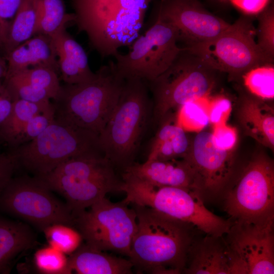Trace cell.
Instances as JSON below:
<instances>
[{"mask_svg":"<svg viewBox=\"0 0 274 274\" xmlns=\"http://www.w3.org/2000/svg\"><path fill=\"white\" fill-rule=\"evenodd\" d=\"M224 199L225 210L231 221L254 222L274 218L272 160L263 153L256 154Z\"/></svg>","mask_w":274,"mask_h":274,"instance_id":"obj_12","label":"cell"},{"mask_svg":"<svg viewBox=\"0 0 274 274\" xmlns=\"http://www.w3.org/2000/svg\"><path fill=\"white\" fill-rule=\"evenodd\" d=\"M80 31L102 57L114 56L139 36L151 0H72Z\"/></svg>","mask_w":274,"mask_h":274,"instance_id":"obj_2","label":"cell"},{"mask_svg":"<svg viewBox=\"0 0 274 274\" xmlns=\"http://www.w3.org/2000/svg\"><path fill=\"white\" fill-rule=\"evenodd\" d=\"M48 245L38 249L33 256L37 271L43 274H71L69 257Z\"/></svg>","mask_w":274,"mask_h":274,"instance_id":"obj_30","label":"cell"},{"mask_svg":"<svg viewBox=\"0 0 274 274\" xmlns=\"http://www.w3.org/2000/svg\"><path fill=\"white\" fill-rule=\"evenodd\" d=\"M8 64L6 59L0 57V79L5 78L7 75Z\"/></svg>","mask_w":274,"mask_h":274,"instance_id":"obj_42","label":"cell"},{"mask_svg":"<svg viewBox=\"0 0 274 274\" xmlns=\"http://www.w3.org/2000/svg\"><path fill=\"white\" fill-rule=\"evenodd\" d=\"M0 210L42 231L53 224L75 225V218L66 203L36 176L13 177L0 194Z\"/></svg>","mask_w":274,"mask_h":274,"instance_id":"obj_10","label":"cell"},{"mask_svg":"<svg viewBox=\"0 0 274 274\" xmlns=\"http://www.w3.org/2000/svg\"><path fill=\"white\" fill-rule=\"evenodd\" d=\"M38 24L37 0H22L2 46L6 54L35 35Z\"/></svg>","mask_w":274,"mask_h":274,"instance_id":"obj_25","label":"cell"},{"mask_svg":"<svg viewBox=\"0 0 274 274\" xmlns=\"http://www.w3.org/2000/svg\"><path fill=\"white\" fill-rule=\"evenodd\" d=\"M7 79L29 68L45 66L59 72L57 56L50 37L36 34L6 54Z\"/></svg>","mask_w":274,"mask_h":274,"instance_id":"obj_18","label":"cell"},{"mask_svg":"<svg viewBox=\"0 0 274 274\" xmlns=\"http://www.w3.org/2000/svg\"><path fill=\"white\" fill-rule=\"evenodd\" d=\"M43 232L48 245L67 255L74 253L84 241L77 229L64 224L50 225L44 228Z\"/></svg>","mask_w":274,"mask_h":274,"instance_id":"obj_29","label":"cell"},{"mask_svg":"<svg viewBox=\"0 0 274 274\" xmlns=\"http://www.w3.org/2000/svg\"><path fill=\"white\" fill-rule=\"evenodd\" d=\"M124 200L113 202L106 197L75 217V225L88 245L129 257L136 229L134 210Z\"/></svg>","mask_w":274,"mask_h":274,"instance_id":"obj_11","label":"cell"},{"mask_svg":"<svg viewBox=\"0 0 274 274\" xmlns=\"http://www.w3.org/2000/svg\"><path fill=\"white\" fill-rule=\"evenodd\" d=\"M13 76L46 91L53 100L57 98L61 90L58 73L49 67L29 68Z\"/></svg>","mask_w":274,"mask_h":274,"instance_id":"obj_31","label":"cell"},{"mask_svg":"<svg viewBox=\"0 0 274 274\" xmlns=\"http://www.w3.org/2000/svg\"><path fill=\"white\" fill-rule=\"evenodd\" d=\"M6 91V87L0 81V96Z\"/></svg>","mask_w":274,"mask_h":274,"instance_id":"obj_43","label":"cell"},{"mask_svg":"<svg viewBox=\"0 0 274 274\" xmlns=\"http://www.w3.org/2000/svg\"><path fill=\"white\" fill-rule=\"evenodd\" d=\"M179 33L170 23L156 17L154 23L130 45L125 54L114 56L119 74L124 79L151 82L165 71L182 50Z\"/></svg>","mask_w":274,"mask_h":274,"instance_id":"obj_13","label":"cell"},{"mask_svg":"<svg viewBox=\"0 0 274 274\" xmlns=\"http://www.w3.org/2000/svg\"><path fill=\"white\" fill-rule=\"evenodd\" d=\"M124 80L115 61H110L91 80L65 84L52 102L55 119L99 135L116 105Z\"/></svg>","mask_w":274,"mask_h":274,"instance_id":"obj_4","label":"cell"},{"mask_svg":"<svg viewBox=\"0 0 274 274\" xmlns=\"http://www.w3.org/2000/svg\"><path fill=\"white\" fill-rule=\"evenodd\" d=\"M22 1V0H0V33L2 46Z\"/></svg>","mask_w":274,"mask_h":274,"instance_id":"obj_37","label":"cell"},{"mask_svg":"<svg viewBox=\"0 0 274 274\" xmlns=\"http://www.w3.org/2000/svg\"><path fill=\"white\" fill-rule=\"evenodd\" d=\"M217 72L183 48L165 71L148 83L152 95V121L158 125L184 105L207 96L215 85Z\"/></svg>","mask_w":274,"mask_h":274,"instance_id":"obj_7","label":"cell"},{"mask_svg":"<svg viewBox=\"0 0 274 274\" xmlns=\"http://www.w3.org/2000/svg\"><path fill=\"white\" fill-rule=\"evenodd\" d=\"M244 133L262 146L274 149V110L251 94L242 95L237 112Z\"/></svg>","mask_w":274,"mask_h":274,"instance_id":"obj_19","label":"cell"},{"mask_svg":"<svg viewBox=\"0 0 274 274\" xmlns=\"http://www.w3.org/2000/svg\"><path fill=\"white\" fill-rule=\"evenodd\" d=\"M61 27L52 38L57 56L59 70L66 84H76L91 80L95 76L89 66L87 54L80 45Z\"/></svg>","mask_w":274,"mask_h":274,"instance_id":"obj_20","label":"cell"},{"mask_svg":"<svg viewBox=\"0 0 274 274\" xmlns=\"http://www.w3.org/2000/svg\"><path fill=\"white\" fill-rule=\"evenodd\" d=\"M195 102H188L178 111L177 121L184 129L202 128L209 122L208 116Z\"/></svg>","mask_w":274,"mask_h":274,"instance_id":"obj_35","label":"cell"},{"mask_svg":"<svg viewBox=\"0 0 274 274\" xmlns=\"http://www.w3.org/2000/svg\"><path fill=\"white\" fill-rule=\"evenodd\" d=\"M250 94L263 100L274 98V67L272 64L255 67L241 77Z\"/></svg>","mask_w":274,"mask_h":274,"instance_id":"obj_28","label":"cell"},{"mask_svg":"<svg viewBox=\"0 0 274 274\" xmlns=\"http://www.w3.org/2000/svg\"><path fill=\"white\" fill-rule=\"evenodd\" d=\"M157 17L178 30L187 47L214 39L230 24L207 10L198 0H164L158 6Z\"/></svg>","mask_w":274,"mask_h":274,"instance_id":"obj_16","label":"cell"},{"mask_svg":"<svg viewBox=\"0 0 274 274\" xmlns=\"http://www.w3.org/2000/svg\"><path fill=\"white\" fill-rule=\"evenodd\" d=\"M255 38L252 18L242 16L214 39L186 48L215 70L242 77L252 68L271 64Z\"/></svg>","mask_w":274,"mask_h":274,"instance_id":"obj_9","label":"cell"},{"mask_svg":"<svg viewBox=\"0 0 274 274\" xmlns=\"http://www.w3.org/2000/svg\"><path fill=\"white\" fill-rule=\"evenodd\" d=\"M129 204L137 223L128 257L133 267L153 274L183 272L196 229L150 208Z\"/></svg>","mask_w":274,"mask_h":274,"instance_id":"obj_1","label":"cell"},{"mask_svg":"<svg viewBox=\"0 0 274 274\" xmlns=\"http://www.w3.org/2000/svg\"><path fill=\"white\" fill-rule=\"evenodd\" d=\"M212 133V141L218 148L228 151H233L237 142V133L235 128L220 123L214 125Z\"/></svg>","mask_w":274,"mask_h":274,"instance_id":"obj_36","label":"cell"},{"mask_svg":"<svg viewBox=\"0 0 274 274\" xmlns=\"http://www.w3.org/2000/svg\"><path fill=\"white\" fill-rule=\"evenodd\" d=\"M17 168L36 177L47 174L64 161L91 153H103L98 135L55 120L36 138L10 152Z\"/></svg>","mask_w":274,"mask_h":274,"instance_id":"obj_8","label":"cell"},{"mask_svg":"<svg viewBox=\"0 0 274 274\" xmlns=\"http://www.w3.org/2000/svg\"><path fill=\"white\" fill-rule=\"evenodd\" d=\"M3 84L13 101L23 100L38 103L50 101L51 99L50 95L46 91L15 76L4 79Z\"/></svg>","mask_w":274,"mask_h":274,"instance_id":"obj_33","label":"cell"},{"mask_svg":"<svg viewBox=\"0 0 274 274\" xmlns=\"http://www.w3.org/2000/svg\"><path fill=\"white\" fill-rule=\"evenodd\" d=\"M166 116L150 144L146 160H167L184 158L188 154L191 141L185 129L173 118Z\"/></svg>","mask_w":274,"mask_h":274,"instance_id":"obj_22","label":"cell"},{"mask_svg":"<svg viewBox=\"0 0 274 274\" xmlns=\"http://www.w3.org/2000/svg\"><path fill=\"white\" fill-rule=\"evenodd\" d=\"M0 46H2V37L0 33Z\"/></svg>","mask_w":274,"mask_h":274,"instance_id":"obj_45","label":"cell"},{"mask_svg":"<svg viewBox=\"0 0 274 274\" xmlns=\"http://www.w3.org/2000/svg\"><path fill=\"white\" fill-rule=\"evenodd\" d=\"M164 1V0H160V2H162V1Z\"/></svg>","mask_w":274,"mask_h":274,"instance_id":"obj_46","label":"cell"},{"mask_svg":"<svg viewBox=\"0 0 274 274\" xmlns=\"http://www.w3.org/2000/svg\"><path fill=\"white\" fill-rule=\"evenodd\" d=\"M152 118V101L147 81L125 79L118 101L98 135L105 156L123 170L134 162L142 140Z\"/></svg>","mask_w":274,"mask_h":274,"instance_id":"obj_3","label":"cell"},{"mask_svg":"<svg viewBox=\"0 0 274 274\" xmlns=\"http://www.w3.org/2000/svg\"><path fill=\"white\" fill-rule=\"evenodd\" d=\"M38 24L36 34L52 38L61 27L74 22V13H66L63 0H37Z\"/></svg>","mask_w":274,"mask_h":274,"instance_id":"obj_27","label":"cell"},{"mask_svg":"<svg viewBox=\"0 0 274 274\" xmlns=\"http://www.w3.org/2000/svg\"><path fill=\"white\" fill-rule=\"evenodd\" d=\"M13 103V100L6 90V91L0 96V125L10 114Z\"/></svg>","mask_w":274,"mask_h":274,"instance_id":"obj_41","label":"cell"},{"mask_svg":"<svg viewBox=\"0 0 274 274\" xmlns=\"http://www.w3.org/2000/svg\"><path fill=\"white\" fill-rule=\"evenodd\" d=\"M257 44L271 64L274 60V8L268 5L258 14Z\"/></svg>","mask_w":274,"mask_h":274,"instance_id":"obj_32","label":"cell"},{"mask_svg":"<svg viewBox=\"0 0 274 274\" xmlns=\"http://www.w3.org/2000/svg\"><path fill=\"white\" fill-rule=\"evenodd\" d=\"M36 243V234L28 225L0 216V273H9L13 260Z\"/></svg>","mask_w":274,"mask_h":274,"instance_id":"obj_24","label":"cell"},{"mask_svg":"<svg viewBox=\"0 0 274 274\" xmlns=\"http://www.w3.org/2000/svg\"><path fill=\"white\" fill-rule=\"evenodd\" d=\"M54 120L55 111L52 103L50 107L33 116L27 122L17 138L13 149L36 138Z\"/></svg>","mask_w":274,"mask_h":274,"instance_id":"obj_34","label":"cell"},{"mask_svg":"<svg viewBox=\"0 0 274 274\" xmlns=\"http://www.w3.org/2000/svg\"><path fill=\"white\" fill-rule=\"evenodd\" d=\"M124 200L150 208L168 217L185 222L206 235L223 237L232 224L209 210L196 191L152 185L132 175L123 179Z\"/></svg>","mask_w":274,"mask_h":274,"instance_id":"obj_6","label":"cell"},{"mask_svg":"<svg viewBox=\"0 0 274 274\" xmlns=\"http://www.w3.org/2000/svg\"><path fill=\"white\" fill-rule=\"evenodd\" d=\"M184 158L195 172L198 192L203 200L222 194L233 173V151L218 148L212 141V133L201 131L191 142Z\"/></svg>","mask_w":274,"mask_h":274,"instance_id":"obj_15","label":"cell"},{"mask_svg":"<svg viewBox=\"0 0 274 274\" xmlns=\"http://www.w3.org/2000/svg\"><path fill=\"white\" fill-rule=\"evenodd\" d=\"M72 272L78 274H130L133 264L128 259L98 250L86 243L69 256Z\"/></svg>","mask_w":274,"mask_h":274,"instance_id":"obj_23","label":"cell"},{"mask_svg":"<svg viewBox=\"0 0 274 274\" xmlns=\"http://www.w3.org/2000/svg\"><path fill=\"white\" fill-rule=\"evenodd\" d=\"M102 153L70 158L46 175L38 177L61 195L75 217L113 191H121L123 181Z\"/></svg>","mask_w":274,"mask_h":274,"instance_id":"obj_5","label":"cell"},{"mask_svg":"<svg viewBox=\"0 0 274 274\" xmlns=\"http://www.w3.org/2000/svg\"><path fill=\"white\" fill-rule=\"evenodd\" d=\"M17 169L16 160L10 153H3L0 151V194L13 177Z\"/></svg>","mask_w":274,"mask_h":274,"instance_id":"obj_39","label":"cell"},{"mask_svg":"<svg viewBox=\"0 0 274 274\" xmlns=\"http://www.w3.org/2000/svg\"><path fill=\"white\" fill-rule=\"evenodd\" d=\"M222 237L206 235L193 241L184 273L189 274H231L227 248Z\"/></svg>","mask_w":274,"mask_h":274,"instance_id":"obj_21","label":"cell"},{"mask_svg":"<svg viewBox=\"0 0 274 274\" xmlns=\"http://www.w3.org/2000/svg\"><path fill=\"white\" fill-rule=\"evenodd\" d=\"M123 172L152 185L182 188L199 193L195 172L185 158L146 160L142 163L134 162Z\"/></svg>","mask_w":274,"mask_h":274,"instance_id":"obj_17","label":"cell"},{"mask_svg":"<svg viewBox=\"0 0 274 274\" xmlns=\"http://www.w3.org/2000/svg\"><path fill=\"white\" fill-rule=\"evenodd\" d=\"M269 0H229L235 7L247 15H258L268 5Z\"/></svg>","mask_w":274,"mask_h":274,"instance_id":"obj_40","label":"cell"},{"mask_svg":"<svg viewBox=\"0 0 274 274\" xmlns=\"http://www.w3.org/2000/svg\"><path fill=\"white\" fill-rule=\"evenodd\" d=\"M232 109L231 101L227 97L220 95L214 98L211 105L209 120L214 125L226 123Z\"/></svg>","mask_w":274,"mask_h":274,"instance_id":"obj_38","label":"cell"},{"mask_svg":"<svg viewBox=\"0 0 274 274\" xmlns=\"http://www.w3.org/2000/svg\"><path fill=\"white\" fill-rule=\"evenodd\" d=\"M273 221H232L225 235L231 274L274 273Z\"/></svg>","mask_w":274,"mask_h":274,"instance_id":"obj_14","label":"cell"},{"mask_svg":"<svg viewBox=\"0 0 274 274\" xmlns=\"http://www.w3.org/2000/svg\"><path fill=\"white\" fill-rule=\"evenodd\" d=\"M214 1L219 2V3H223L229 2V0H214Z\"/></svg>","mask_w":274,"mask_h":274,"instance_id":"obj_44","label":"cell"},{"mask_svg":"<svg viewBox=\"0 0 274 274\" xmlns=\"http://www.w3.org/2000/svg\"><path fill=\"white\" fill-rule=\"evenodd\" d=\"M51 104L50 101L38 103L23 100L13 101L10 114L0 125V143L13 149L17 138L27 122L33 116L50 107Z\"/></svg>","mask_w":274,"mask_h":274,"instance_id":"obj_26","label":"cell"}]
</instances>
